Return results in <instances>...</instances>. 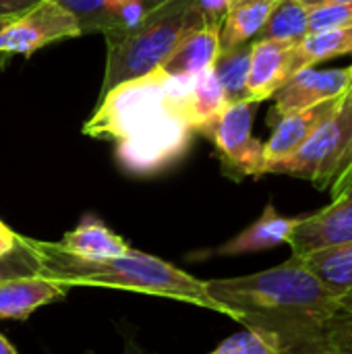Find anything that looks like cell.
<instances>
[{
    "label": "cell",
    "instance_id": "27",
    "mask_svg": "<svg viewBox=\"0 0 352 354\" xmlns=\"http://www.w3.org/2000/svg\"><path fill=\"white\" fill-rule=\"evenodd\" d=\"M352 66V64H351ZM346 104H349V112H351L352 118V75H351V83H349V89H346ZM352 185V137L349 141V147L344 151V158L340 162V168H338V174L330 187V195H332V201H336L349 187Z\"/></svg>",
    "mask_w": 352,
    "mask_h": 354
},
{
    "label": "cell",
    "instance_id": "33",
    "mask_svg": "<svg viewBox=\"0 0 352 354\" xmlns=\"http://www.w3.org/2000/svg\"><path fill=\"white\" fill-rule=\"evenodd\" d=\"M8 21H10V19H0V29H2V27H4V25L8 23ZM8 58H10V56H4V54H0V71H2L4 66H6Z\"/></svg>",
    "mask_w": 352,
    "mask_h": 354
},
{
    "label": "cell",
    "instance_id": "10",
    "mask_svg": "<svg viewBox=\"0 0 352 354\" xmlns=\"http://www.w3.org/2000/svg\"><path fill=\"white\" fill-rule=\"evenodd\" d=\"M344 245H352V199H336L319 212L305 214L288 243L297 257Z\"/></svg>",
    "mask_w": 352,
    "mask_h": 354
},
{
    "label": "cell",
    "instance_id": "19",
    "mask_svg": "<svg viewBox=\"0 0 352 354\" xmlns=\"http://www.w3.org/2000/svg\"><path fill=\"white\" fill-rule=\"evenodd\" d=\"M226 106L228 100L214 68L197 75L193 83V91L187 102V120L191 129L203 135L216 122V118L226 110Z\"/></svg>",
    "mask_w": 352,
    "mask_h": 354
},
{
    "label": "cell",
    "instance_id": "23",
    "mask_svg": "<svg viewBox=\"0 0 352 354\" xmlns=\"http://www.w3.org/2000/svg\"><path fill=\"white\" fill-rule=\"evenodd\" d=\"M56 2L75 17L81 35L83 33L104 35L114 27L120 8L129 0H56Z\"/></svg>",
    "mask_w": 352,
    "mask_h": 354
},
{
    "label": "cell",
    "instance_id": "30",
    "mask_svg": "<svg viewBox=\"0 0 352 354\" xmlns=\"http://www.w3.org/2000/svg\"><path fill=\"white\" fill-rule=\"evenodd\" d=\"M19 247V234L12 232L2 220H0V257L10 255Z\"/></svg>",
    "mask_w": 352,
    "mask_h": 354
},
{
    "label": "cell",
    "instance_id": "18",
    "mask_svg": "<svg viewBox=\"0 0 352 354\" xmlns=\"http://www.w3.org/2000/svg\"><path fill=\"white\" fill-rule=\"evenodd\" d=\"M338 56H352V27L307 33L301 41L293 46L290 77L303 68L317 66L319 62Z\"/></svg>",
    "mask_w": 352,
    "mask_h": 354
},
{
    "label": "cell",
    "instance_id": "28",
    "mask_svg": "<svg viewBox=\"0 0 352 354\" xmlns=\"http://www.w3.org/2000/svg\"><path fill=\"white\" fill-rule=\"evenodd\" d=\"M195 2L205 23H220V25L228 8L234 4V0H195Z\"/></svg>",
    "mask_w": 352,
    "mask_h": 354
},
{
    "label": "cell",
    "instance_id": "1",
    "mask_svg": "<svg viewBox=\"0 0 352 354\" xmlns=\"http://www.w3.org/2000/svg\"><path fill=\"white\" fill-rule=\"evenodd\" d=\"M205 288L280 354H352V307L297 255L257 274L207 280Z\"/></svg>",
    "mask_w": 352,
    "mask_h": 354
},
{
    "label": "cell",
    "instance_id": "22",
    "mask_svg": "<svg viewBox=\"0 0 352 354\" xmlns=\"http://www.w3.org/2000/svg\"><path fill=\"white\" fill-rule=\"evenodd\" d=\"M249 62H251V41L222 50L214 62V73L224 87L228 104L234 102H249L247 97V77H249Z\"/></svg>",
    "mask_w": 352,
    "mask_h": 354
},
{
    "label": "cell",
    "instance_id": "32",
    "mask_svg": "<svg viewBox=\"0 0 352 354\" xmlns=\"http://www.w3.org/2000/svg\"><path fill=\"white\" fill-rule=\"evenodd\" d=\"M0 354H19L15 348H12V344L0 334Z\"/></svg>",
    "mask_w": 352,
    "mask_h": 354
},
{
    "label": "cell",
    "instance_id": "3",
    "mask_svg": "<svg viewBox=\"0 0 352 354\" xmlns=\"http://www.w3.org/2000/svg\"><path fill=\"white\" fill-rule=\"evenodd\" d=\"M193 83L195 77L168 75L162 66L127 79L100 95V106L85 122L83 135L116 143L149 129L168 114L187 118Z\"/></svg>",
    "mask_w": 352,
    "mask_h": 354
},
{
    "label": "cell",
    "instance_id": "5",
    "mask_svg": "<svg viewBox=\"0 0 352 354\" xmlns=\"http://www.w3.org/2000/svg\"><path fill=\"white\" fill-rule=\"evenodd\" d=\"M352 137V118L346 93L338 110L290 156L266 166V174H286L313 183L319 191H330L344 151Z\"/></svg>",
    "mask_w": 352,
    "mask_h": 354
},
{
    "label": "cell",
    "instance_id": "29",
    "mask_svg": "<svg viewBox=\"0 0 352 354\" xmlns=\"http://www.w3.org/2000/svg\"><path fill=\"white\" fill-rule=\"evenodd\" d=\"M37 2L39 0H0V19H15Z\"/></svg>",
    "mask_w": 352,
    "mask_h": 354
},
{
    "label": "cell",
    "instance_id": "8",
    "mask_svg": "<svg viewBox=\"0 0 352 354\" xmlns=\"http://www.w3.org/2000/svg\"><path fill=\"white\" fill-rule=\"evenodd\" d=\"M77 35H81V29L68 10L56 0H39L0 29V54L31 56L52 41Z\"/></svg>",
    "mask_w": 352,
    "mask_h": 354
},
{
    "label": "cell",
    "instance_id": "15",
    "mask_svg": "<svg viewBox=\"0 0 352 354\" xmlns=\"http://www.w3.org/2000/svg\"><path fill=\"white\" fill-rule=\"evenodd\" d=\"M220 23H205L189 31L160 64L168 75H189L197 77L214 68L216 58L220 56Z\"/></svg>",
    "mask_w": 352,
    "mask_h": 354
},
{
    "label": "cell",
    "instance_id": "7",
    "mask_svg": "<svg viewBox=\"0 0 352 354\" xmlns=\"http://www.w3.org/2000/svg\"><path fill=\"white\" fill-rule=\"evenodd\" d=\"M253 102H234L216 118V122L203 133L212 139L224 176L232 180L263 176V141L253 137Z\"/></svg>",
    "mask_w": 352,
    "mask_h": 354
},
{
    "label": "cell",
    "instance_id": "31",
    "mask_svg": "<svg viewBox=\"0 0 352 354\" xmlns=\"http://www.w3.org/2000/svg\"><path fill=\"white\" fill-rule=\"evenodd\" d=\"M307 8L313 6H324V4H344V2H352V0H301Z\"/></svg>",
    "mask_w": 352,
    "mask_h": 354
},
{
    "label": "cell",
    "instance_id": "25",
    "mask_svg": "<svg viewBox=\"0 0 352 354\" xmlns=\"http://www.w3.org/2000/svg\"><path fill=\"white\" fill-rule=\"evenodd\" d=\"M352 27V2L324 4L309 8V33L326 29H349Z\"/></svg>",
    "mask_w": 352,
    "mask_h": 354
},
{
    "label": "cell",
    "instance_id": "24",
    "mask_svg": "<svg viewBox=\"0 0 352 354\" xmlns=\"http://www.w3.org/2000/svg\"><path fill=\"white\" fill-rule=\"evenodd\" d=\"M210 354H280V351L270 336H266L257 330L245 328L243 332L226 338Z\"/></svg>",
    "mask_w": 352,
    "mask_h": 354
},
{
    "label": "cell",
    "instance_id": "6",
    "mask_svg": "<svg viewBox=\"0 0 352 354\" xmlns=\"http://www.w3.org/2000/svg\"><path fill=\"white\" fill-rule=\"evenodd\" d=\"M195 131L183 114H168L149 129L114 143L118 166L133 176H156L174 166L191 147Z\"/></svg>",
    "mask_w": 352,
    "mask_h": 354
},
{
    "label": "cell",
    "instance_id": "14",
    "mask_svg": "<svg viewBox=\"0 0 352 354\" xmlns=\"http://www.w3.org/2000/svg\"><path fill=\"white\" fill-rule=\"evenodd\" d=\"M66 292L64 286L39 274L0 278V317L25 322L39 307L64 299Z\"/></svg>",
    "mask_w": 352,
    "mask_h": 354
},
{
    "label": "cell",
    "instance_id": "21",
    "mask_svg": "<svg viewBox=\"0 0 352 354\" xmlns=\"http://www.w3.org/2000/svg\"><path fill=\"white\" fill-rule=\"evenodd\" d=\"M307 33H309V8L301 0H278L257 37L297 44Z\"/></svg>",
    "mask_w": 352,
    "mask_h": 354
},
{
    "label": "cell",
    "instance_id": "20",
    "mask_svg": "<svg viewBox=\"0 0 352 354\" xmlns=\"http://www.w3.org/2000/svg\"><path fill=\"white\" fill-rule=\"evenodd\" d=\"M301 259L352 307V245L317 251Z\"/></svg>",
    "mask_w": 352,
    "mask_h": 354
},
{
    "label": "cell",
    "instance_id": "9",
    "mask_svg": "<svg viewBox=\"0 0 352 354\" xmlns=\"http://www.w3.org/2000/svg\"><path fill=\"white\" fill-rule=\"evenodd\" d=\"M352 66L346 68H303L295 73L274 95L272 122L342 95L351 83Z\"/></svg>",
    "mask_w": 352,
    "mask_h": 354
},
{
    "label": "cell",
    "instance_id": "12",
    "mask_svg": "<svg viewBox=\"0 0 352 354\" xmlns=\"http://www.w3.org/2000/svg\"><path fill=\"white\" fill-rule=\"evenodd\" d=\"M290 41L263 39L251 41V62L247 77V97L253 104L272 100V95L290 79Z\"/></svg>",
    "mask_w": 352,
    "mask_h": 354
},
{
    "label": "cell",
    "instance_id": "17",
    "mask_svg": "<svg viewBox=\"0 0 352 354\" xmlns=\"http://www.w3.org/2000/svg\"><path fill=\"white\" fill-rule=\"evenodd\" d=\"M276 2L278 0H234L222 21L220 48L230 50L255 39L261 33Z\"/></svg>",
    "mask_w": 352,
    "mask_h": 354
},
{
    "label": "cell",
    "instance_id": "34",
    "mask_svg": "<svg viewBox=\"0 0 352 354\" xmlns=\"http://www.w3.org/2000/svg\"><path fill=\"white\" fill-rule=\"evenodd\" d=\"M338 199H352V185L346 189V191H344V193H342V195H340V197H338Z\"/></svg>",
    "mask_w": 352,
    "mask_h": 354
},
{
    "label": "cell",
    "instance_id": "26",
    "mask_svg": "<svg viewBox=\"0 0 352 354\" xmlns=\"http://www.w3.org/2000/svg\"><path fill=\"white\" fill-rule=\"evenodd\" d=\"M33 274H37V263H35L31 251L25 247L23 239L19 236V247L10 255L0 257V278L33 276Z\"/></svg>",
    "mask_w": 352,
    "mask_h": 354
},
{
    "label": "cell",
    "instance_id": "11",
    "mask_svg": "<svg viewBox=\"0 0 352 354\" xmlns=\"http://www.w3.org/2000/svg\"><path fill=\"white\" fill-rule=\"evenodd\" d=\"M303 216H282L274 207V203H268L261 212V216L247 226L243 232L226 241L224 245L212 249V251H199L191 259H201V257H239L247 253H259L268 251L280 245H288L295 228L301 224Z\"/></svg>",
    "mask_w": 352,
    "mask_h": 354
},
{
    "label": "cell",
    "instance_id": "13",
    "mask_svg": "<svg viewBox=\"0 0 352 354\" xmlns=\"http://www.w3.org/2000/svg\"><path fill=\"white\" fill-rule=\"evenodd\" d=\"M346 93V91H344ZM344 93L338 97H332L328 102H322L317 106H311L307 110L282 116L276 120L272 137L263 143V160L266 166L272 162H278L286 156H290L295 149H299L342 104ZM266 174V168H263Z\"/></svg>",
    "mask_w": 352,
    "mask_h": 354
},
{
    "label": "cell",
    "instance_id": "2",
    "mask_svg": "<svg viewBox=\"0 0 352 354\" xmlns=\"http://www.w3.org/2000/svg\"><path fill=\"white\" fill-rule=\"evenodd\" d=\"M21 239L37 263V274L46 280L64 286L66 290L79 286L129 290V292L183 301L228 317L226 309L207 295L203 280L193 278L185 270L156 255L131 247L129 253L122 257L87 261L60 251L56 243L35 241L25 236Z\"/></svg>",
    "mask_w": 352,
    "mask_h": 354
},
{
    "label": "cell",
    "instance_id": "4",
    "mask_svg": "<svg viewBox=\"0 0 352 354\" xmlns=\"http://www.w3.org/2000/svg\"><path fill=\"white\" fill-rule=\"evenodd\" d=\"M201 25L205 21L195 0H162L133 29L108 35V60L100 95L127 79L158 68L174 46Z\"/></svg>",
    "mask_w": 352,
    "mask_h": 354
},
{
    "label": "cell",
    "instance_id": "16",
    "mask_svg": "<svg viewBox=\"0 0 352 354\" xmlns=\"http://www.w3.org/2000/svg\"><path fill=\"white\" fill-rule=\"evenodd\" d=\"M56 245L60 251L87 261L122 257L131 249L120 234L112 232L100 218L91 214L83 216L77 228L66 232L60 241H56Z\"/></svg>",
    "mask_w": 352,
    "mask_h": 354
}]
</instances>
